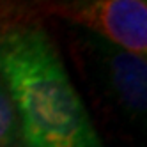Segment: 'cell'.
<instances>
[{"mask_svg": "<svg viewBox=\"0 0 147 147\" xmlns=\"http://www.w3.org/2000/svg\"><path fill=\"white\" fill-rule=\"evenodd\" d=\"M43 18L64 20L122 50L147 57L145 0H59L45 9Z\"/></svg>", "mask_w": 147, "mask_h": 147, "instance_id": "obj_3", "label": "cell"}, {"mask_svg": "<svg viewBox=\"0 0 147 147\" xmlns=\"http://www.w3.org/2000/svg\"><path fill=\"white\" fill-rule=\"evenodd\" d=\"M18 135V117L14 105L0 82V147H11Z\"/></svg>", "mask_w": 147, "mask_h": 147, "instance_id": "obj_5", "label": "cell"}, {"mask_svg": "<svg viewBox=\"0 0 147 147\" xmlns=\"http://www.w3.org/2000/svg\"><path fill=\"white\" fill-rule=\"evenodd\" d=\"M73 45L78 64L98 90V96L126 121L138 122L144 119L147 107V59L85 30L76 32Z\"/></svg>", "mask_w": 147, "mask_h": 147, "instance_id": "obj_2", "label": "cell"}, {"mask_svg": "<svg viewBox=\"0 0 147 147\" xmlns=\"http://www.w3.org/2000/svg\"><path fill=\"white\" fill-rule=\"evenodd\" d=\"M0 82L14 105L25 147H103L41 23L0 25Z\"/></svg>", "mask_w": 147, "mask_h": 147, "instance_id": "obj_1", "label": "cell"}, {"mask_svg": "<svg viewBox=\"0 0 147 147\" xmlns=\"http://www.w3.org/2000/svg\"><path fill=\"white\" fill-rule=\"evenodd\" d=\"M59 0H0V25L41 23L45 9Z\"/></svg>", "mask_w": 147, "mask_h": 147, "instance_id": "obj_4", "label": "cell"}]
</instances>
